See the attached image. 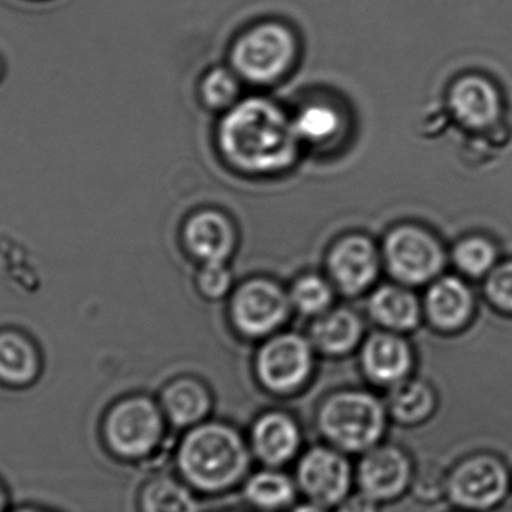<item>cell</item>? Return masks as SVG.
Here are the masks:
<instances>
[{
    "label": "cell",
    "instance_id": "cell-1",
    "mask_svg": "<svg viewBox=\"0 0 512 512\" xmlns=\"http://www.w3.org/2000/svg\"><path fill=\"white\" fill-rule=\"evenodd\" d=\"M298 140L294 123L277 105L261 98L231 108L219 131L224 155L249 173L285 170L295 161Z\"/></svg>",
    "mask_w": 512,
    "mask_h": 512
},
{
    "label": "cell",
    "instance_id": "cell-2",
    "mask_svg": "<svg viewBox=\"0 0 512 512\" xmlns=\"http://www.w3.org/2000/svg\"><path fill=\"white\" fill-rule=\"evenodd\" d=\"M177 466L189 486L198 492H227L246 477L251 453L240 433L222 423L192 427L180 442Z\"/></svg>",
    "mask_w": 512,
    "mask_h": 512
},
{
    "label": "cell",
    "instance_id": "cell-3",
    "mask_svg": "<svg viewBox=\"0 0 512 512\" xmlns=\"http://www.w3.org/2000/svg\"><path fill=\"white\" fill-rule=\"evenodd\" d=\"M318 427L331 447L342 453H366L384 436L387 411L372 394L343 391L322 403Z\"/></svg>",
    "mask_w": 512,
    "mask_h": 512
},
{
    "label": "cell",
    "instance_id": "cell-4",
    "mask_svg": "<svg viewBox=\"0 0 512 512\" xmlns=\"http://www.w3.org/2000/svg\"><path fill=\"white\" fill-rule=\"evenodd\" d=\"M511 490L512 472L495 453L469 454L448 471L447 498L459 511H495Z\"/></svg>",
    "mask_w": 512,
    "mask_h": 512
},
{
    "label": "cell",
    "instance_id": "cell-5",
    "mask_svg": "<svg viewBox=\"0 0 512 512\" xmlns=\"http://www.w3.org/2000/svg\"><path fill=\"white\" fill-rule=\"evenodd\" d=\"M162 438V411L144 396L120 400L107 412L102 423V439L111 454L119 459H146L161 445Z\"/></svg>",
    "mask_w": 512,
    "mask_h": 512
},
{
    "label": "cell",
    "instance_id": "cell-6",
    "mask_svg": "<svg viewBox=\"0 0 512 512\" xmlns=\"http://www.w3.org/2000/svg\"><path fill=\"white\" fill-rule=\"evenodd\" d=\"M295 39L288 27L262 23L246 32L233 50L236 71L254 83L277 80L294 62Z\"/></svg>",
    "mask_w": 512,
    "mask_h": 512
},
{
    "label": "cell",
    "instance_id": "cell-7",
    "mask_svg": "<svg viewBox=\"0 0 512 512\" xmlns=\"http://www.w3.org/2000/svg\"><path fill=\"white\" fill-rule=\"evenodd\" d=\"M351 465L334 447L310 448L297 466V484L310 502L331 508L342 504L351 492Z\"/></svg>",
    "mask_w": 512,
    "mask_h": 512
},
{
    "label": "cell",
    "instance_id": "cell-8",
    "mask_svg": "<svg viewBox=\"0 0 512 512\" xmlns=\"http://www.w3.org/2000/svg\"><path fill=\"white\" fill-rule=\"evenodd\" d=\"M384 254L391 273L409 285L427 282L444 265V252L439 243L417 227L391 231L385 240Z\"/></svg>",
    "mask_w": 512,
    "mask_h": 512
},
{
    "label": "cell",
    "instance_id": "cell-9",
    "mask_svg": "<svg viewBox=\"0 0 512 512\" xmlns=\"http://www.w3.org/2000/svg\"><path fill=\"white\" fill-rule=\"evenodd\" d=\"M312 370V349L297 334H282L271 339L259 352L256 372L259 381L277 394L300 388Z\"/></svg>",
    "mask_w": 512,
    "mask_h": 512
},
{
    "label": "cell",
    "instance_id": "cell-10",
    "mask_svg": "<svg viewBox=\"0 0 512 512\" xmlns=\"http://www.w3.org/2000/svg\"><path fill=\"white\" fill-rule=\"evenodd\" d=\"M414 472V463L402 448L376 445L361 459L357 483L360 492L376 502L396 501L411 489Z\"/></svg>",
    "mask_w": 512,
    "mask_h": 512
},
{
    "label": "cell",
    "instance_id": "cell-11",
    "mask_svg": "<svg viewBox=\"0 0 512 512\" xmlns=\"http://www.w3.org/2000/svg\"><path fill=\"white\" fill-rule=\"evenodd\" d=\"M291 298L270 280L245 283L233 301V319L243 334L259 337L276 330L289 313Z\"/></svg>",
    "mask_w": 512,
    "mask_h": 512
},
{
    "label": "cell",
    "instance_id": "cell-12",
    "mask_svg": "<svg viewBox=\"0 0 512 512\" xmlns=\"http://www.w3.org/2000/svg\"><path fill=\"white\" fill-rule=\"evenodd\" d=\"M328 270L346 294H358L372 285L379 270L378 252L369 239L351 236L334 245L328 256Z\"/></svg>",
    "mask_w": 512,
    "mask_h": 512
},
{
    "label": "cell",
    "instance_id": "cell-13",
    "mask_svg": "<svg viewBox=\"0 0 512 512\" xmlns=\"http://www.w3.org/2000/svg\"><path fill=\"white\" fill-rule=\"evenodd\" d=\"M252 451L268 468H279L294 459L301 445L300 429L289 415L268 412L256 420L251 433Z\"/></svg>",
    "mask_w": 512,
    "mask_h": 512
},
{
    "label": "cell",
    "instance_id": "cell-14",
    "mask_svg": "<svg viewBox=\"0 0 512 512\" xmlns=\"http://www.w3.org/2000/svg\"><path fill=\"white\" fill-rule=\"evenodd\" d=\"M364 372L375 384L394 387L405 381L412 367L408 343L394 334H373L361 355Z\"/></svg>",
    "mask_w": 512,
    "mask_h": 512
},
{
    "label": "cell",
    "instance_id": "cell-15",
    "mask_svg": "<svg viewBox=\"0 0 512 512\" xmlns=\"http://www.w3.org/2000/svg\"><path fill=\"white\" fill-rule=\"evenodd\" d=\"M185 242L192 255L204 262H225L236 245L233 225L218 212H201L189 219Z\"/></svg>",
    "mask_w": 512,
    "mask_h": 512
},
{
    "label": "cell",
    "instance_id": "cell-16",
    "mask_svg": "<svg viewBox=\"0 0 512 512\" xmlns=\"http://www.w3.org/2000/svg\"><path fill=\"white\" fill-rule=\"evenodd\" d=\"M451 108L460 122L472 128H486L499 116V95L480 77H465L451 90Z\"/></svg>",
    "mask_w": 512,
    "mask_h": 512
},
{
    "label": "cell",
    "instance_id": "cell-17",
    "mask_svg": "<svg viewBox=\"0 0 512 512\" xmlns=\"http://www.w3.org/2000/svg\"><path fill=\"white\" fill-rule=\"evenodd\" d=\"M212 408V397L201 382L179 379L165 388L162 411L177 427H195L203 423Z\"/></svg>",
    "mask_w": 512,
    "mask_h": 512
},
{
    "label": "cell",
    "instance_id": "cell-18",
    "mask_svg": "<svg viewBox=\"0 0 512 512\" xmlns=\"http://www.w3.org/2000/svg\"><path fill=\"white\" fill-rule=\"evenodd\" d=\"M430 318L442 328L460 327L471 315L472 295L462 280L444 277L427 294Z\"/></svg>",
    "mask_w": 512,
    "mask_h": 512
},
{
    "label": "cell",
    "instance_id": "cell-19",
    "mask_svg": "<svg viewBox=\"0 0 512 512\" xmlns=\"http://www.w3.org/2000/svg\"><path fill=\"white\" fill-rule=\"evenodd\" d=\"M438 399L427 382L405 381L394 385L388 396V412L402 426H420L435 414Z\"/></svg>",
    "mask_w": 512,
    "mask_h": 512
},
{
    "label": "cell",
    "instance_id": "cell-20",
    "mask_svg": "<svg viewBox=\"0 0 512 512\" xmlns=\"http://www.w3.org/2000/svg\"><path fill=\"white\" fill-rule=\"evenodd\" d=\"M39 373V358L26 337L0 334V382L8 387H26Z\"/></svg>",
    "mask_w": 512,
    "mask_h": 512
},
{
    "label": "cell",
    "instance_id": "cell-21",
    "mask_svg": "<svg viewBox=\"0 0 512 512\" xmlns=\"http://www.w3.org/2000/svg\"><path fill=\"white\" fill-rule=\"evenodd\" d=\"M370 315L393 330H411L420 321V306L412 292L399 286H382L370 298Z\"/></svg>",
    "mask_w": 512,
    "mask_h": 512
},
{
    "label": "cell",
    "instance_id": "cell-22",
    "mask_svg": "<svg viewBox=\"0 0 512 512\" xmlns=\"http://www.w3.org/2000/svg\"><path fill=\"white\" fill-rule=\"evenodd\" d=\"M363 334L358 315L348 309L334 310L322 316L312 327V339L325 354L340 355L351 351Z\"/></svg>",
    "mask_w": 512,
    "mask_h": 512
},
{
    "label": "cell",
    "instance_id": "cell-23",
    "mask_svg": "<svg viewBox=\"0 0 512 512\" xmlns=\"http://www.w3.org/2000/svg\"><path fill=\"white\" fill-rule=\"evenodd\" d=\"M141 512H200V505L185 484L159 475L144 486L140 495Z\"/></svg>",
    "mask_w": 512,
    "mask_h": 512
},
{
    "label": "cell",
    "instance_id": "cell-24",
    "mask_svg": "<svg viewBox=\"0 0 512 512\" xmlns=\"http://www.w3.org/2000/svg\"><path fill=\"white\" fill-rule=\"evenodd\" d=\"M245 496L259 510H283L294 501L295 486L288 475L276 469H267L246 481Z\"/></svg>",
    "mask_w": 512,
    "mask_h": 512
},
{
    "label": "cell",
    "instance_id": "cell-25",
    "mask_svg": "<svg viewBox=\"0 0 512 512\" xmlns=\"http://www.w3.org/2000/svg\"><path fill=\"white\" fill-rule=\"evenodd\" d=\"M294 129L298 138L322 143L330 140L340 128V117L334 108L324 104L307 105L295 117Z\"/></svg>",
    "mask_w": 512,
    "mask_h": 512
},
{
    "label": "cell",
    "instance_id": "cell-26",
    "mask_svg": "<svg viewBox=\"0 0 512 512\" xmlns=\"http://www.w3.org/2000/svg\"><path fill=\"white\" fill-rule=\"evenodd\" d=\"M333 300L330 285L322 277L309 274L292 286L291 303L304 315H319L325 312Z\"/></svg>",
    "mask_w": 512,
    "mask_h": 512
},
{
    "label": "cell",
    "instance_id": "cell-27",
    "mask_svg": "<svg viewBox=\"0 0 512 512\" xmlns=\"http://www.w3.org/2000/svg\"><path fill=\"white\" fill-rule=\"evenodd\" d=\"M448 471L439 463L424 462L415 469L411 490L423 504H436L447 498Z\"/></svg>",
    "mask_w": 512,
    "mask_h": 512
},
{
    "label": "cell",
    "instance_id": "cell-28",
    "mask_svg": "<svg viewBox=\"0 0 512 512\" xmlns=\"http://www.w3.org/2000/svg\"><path fill=\"white\" fill-rule=\"evenodd\" d=\"M454 259L460 270L471 276H481L495 264L496 252L486 240L469 239L457 246Z\"/></svg>",
    "mask_w": 512,
    "mask_h": 512
},
{
    "label": "cell",
    "instance_id": "cell-29",
    "mask_svg": "<svg viewBox=\"0 0 512 512\" xmlns=\"http://www.w3.org/2000/svg\"><path fill=\"white\" fill-rule=\"evenodd\" d=\"M239 90L236 75L225 68L212 69L201 87L204 101L213 108L228 107L239 95Z\"/></svg>",
    "mask_w": 512,
    "mask_h": 512
},
{
    "label": "cell",
    "instance_id": "cell-30",
    "mask_svg": "<svg viewBox=\"0 0 512 512\" xmlns=\"http://www.w3.org/2000/svg\"><path fill=\"white\" fill-rule=\"evenodd\" d=\"M231 273L225 262H204L198 276L201 292L209 298H221L230 291Z\"/></svg>",
    "mask_w": 512,
    "mask_h": 512
},
{
    "label": "cell",
    "instance_id": "cell-31",
    "mask_svg": "<svg viewBox=\"0 0 512 512\" xmlns=\"http://www.w3.org/2000/svg\"><path fill=\"white\" fill-rule=\"evenodd\" d=\"M487 292L502 309L512 310V262L501 265L490 274Z\"/></svg>",
    "mask_w": 512,
    "mask_h": 512
},
{
    "label": "cell",
    "instance_id": "cell-32",
    "mask_svg": "<svg viewBox=\"0 0 512 512\" xmlns=\"http://www.w3.org/2000/svg\"><path fill=\"white\" fill-rule=\"evenodd\" d=\"M379 502L364 493L348 496L342 504L337 505L336 512H379Z\"/></svg>",
    "mask_w": 512,
    "mask_h": 512
},
{
    "label": "cell",
    "instance_id": "cell-33",
    "mask_svg": "<svg viewBox=\"0 0 512 512\" xmlns=\"http://www.w3.org/2000/svg\"><path fill=\"white\" fill-rule=\"evenodd\" d=\"M9 511V493L6 490L5 483L0 480V512Z\"/></svg>",
    "mask_w": 512,
    "mask_h": 512
},
{
    "label": "cell",
    "instance_id": "cell-34",
    "mask_svg": "<svg viewBox=\"0 0 512 512\" xmlns=\"http://www.w3.org/2000/svg\"><path fill=\"white\" fill-rule=\"evenodd\" d=\"M291 512H327V508L321 507V505L315 504V502H309V504L298 505Z\"/></svg>",
    "mask_w": 512,
    "mask_h": 512
},
{
    "label": "cell",
    "instance_id": "cell-35",
    "mask_svg": "<svg viewBox=\"0 0 512 512\" xmlns=\"http://www.w3.org/2000/svg\"><path fill=\"white\" fill-rule=\"evenodd\" d=\"M8 512H54L44 507H36V505H23V507L15 508V510H9Z\"/></svg>",
    "mask_w": 512,
    "mask_h": 512
},
{
    "label": "cell",
    "instance_id": "cell-36",
    "mask_svg": "<svg viewBox=\"0 0 512 512\" xmlns=\"http://www.w3.org/2000/svg\"><path fill=\"white\" fill-rule=\"evenodd\" d=\"M492 512H512V507H499V508H496L495 511H492Z\"/></svg>",
    "mask_w": 512,
    "mask_h": 512
},
{
    "label": "cell",
    "instance_id": "cell-37",
    "mask_svg": "<svg viewBox=\"0 0 512 512\" xmlns=\"http://www.w3.org/2000/svg\"><path fill=\"white\" fill-rule=\"evenodd\" d=\"M457 512H465V511H457Z\"/></svg>",
    "mask_w": 512,
    "mask_h": 512
}]
</instances>
